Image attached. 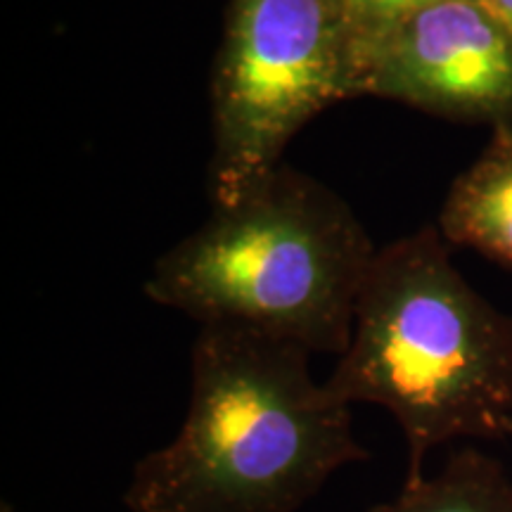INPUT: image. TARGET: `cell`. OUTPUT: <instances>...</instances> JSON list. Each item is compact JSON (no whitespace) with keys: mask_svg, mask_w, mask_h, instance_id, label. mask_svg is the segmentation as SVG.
<instances>
[{"mask_svg":"<svg viewBox=\"0 0 512 512\" xmlns=\"http://www.w3.org/2000/svg\"><path fill=\"white\" fill-rule=\"evenodd\" d=\"M356 91L494 126L512 117V34L486 0H437L358 57Z\"/></svg>","mask_w":512,"mask_h":512,"instance_id":"5b68a950","label":"cell"},{"mask_svg":"<svg viewBox=\"0 0 512 512\" xmlns=\"http://www.w3.org/2000/svg\"><path fill=\"white\" fill-rule=\"evenodd\" d=\"M432 3L437 0H342L344 24H347L351 53H354V69L358 57L366 50Z\"/></svg>","mask_w":512,"mask_h":512,"instance_id":"ba28073f","label":"cell"},{"mask_svg":"<svg viewBox=\"0 0 512 512\" xmlns=\"http://www.w3.org/2000/svg\"><path fill=\"white\" fill-rule=\"evenodd\" d=\"M304 347L202 325L176 439L133 467L128 512H297L370 451L351 406L311 377Z\"/></svg>","mask_w":512,"mask_h":512,"instance_id":"6da1fadb","label":"cell"},{"mask_svg":"<svg viewBox=\"0 0 512 512\" xmlns=\"http://www.w3.org/2000/svg\"><path fill=\"white\" fill-rule=\"evenodd\" d=\"M325 384L349 406L394 415L408 446L403 484L420 482L441 444L512 437V316L453 266L439 226H422L377 249Z\"/></svg>","mask_w":512,"mask_h":512,"instance_id":"7a4b0ae2","label":"cell"},{"mask_svg":"<svg viewBox=\"0 0 512 512\" xmlns=\"http://www.w3.org/2000/svg\"><path fill=\"white\" fill-rule=\"evenodd\" d=\"M486 3H489V8L496 12L498 19H501L512 34V0H486Z\"/></svg>","mask_w":512,"mask_h":512,"instance_id":"9c48e42d","label":"cell"},{"mask_svg":"<svg viewBox=\"0 0 512 512\" xmlns=\"http://www.w3.org/2000/svg\"><path fill=\"white\" fill-rule=\"evenodd\" d=\"M439 230L448 245L512 268V117L491 126L482 155L453 181Z\"/></svg>","mask_w":512,"mask_h":512,"instance_id":"8992f818","label":"cell"},{"mask_svg":"<svg viewBox=\"0 0 512 512\" xmlns=\"http://www.w3.org/2000/svg\"><path fill=\"white\" fill-rule=\"evenodd\" d=\"M375 254L335 190L280 164L159 256L145 294L200 328L252 330L339 358Z\"/></svg>","mask_w":512,"mask_h":512,"instance_id":"3957f363","label":"cell"},{"mask_svg":"<svg viewBox=\"0 0 512 512\" xmlns=\"http://www.w3.org/2000/svg\"><path fill=\"white\" fill-rule=\"evenodd\" d=\"M358 98L342 0H230L211 76V200L223 207L283 164L302 128Z\"/></svg>","mask_w":512,"mask_h":512,"instance_id":"277c9868","label":"cell"},{"mask_svg":"<svg viewBox=\"0 0 512 512\" xmlns=\"http://www.w3.org/2000/svg\"><path fill=\"white\" fill-rule=\"evenodd\" d=\"M368 512H512V477L501 460L467 446L437 475L403 484L399 496Z\"/></svg>","mask_w":512,"mask_h":512,"instance_id":"52a82bcc","label":"cell"}]
</instances>
